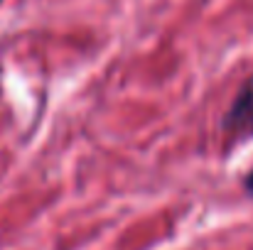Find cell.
Returning a JSON list of instances; mask_svg holds the SVG:
<instances>
[{
  "mask_svg": "<svg viewBox=\"0 0 253 250\" xmlns=\"http://www.w3.org/2000/svg\"><path fill=\"white\" fill-rule=\"evenodd\" d=\"M221 130H224L226 155L241 147L244 143L253 140V74L236 91L229 110L224 113Z\"/></svg>",
  "mask_w": 253,
  "mask_h": 250,
  "instance_id": "1",
  "label": "cell"
},
{
  "mask_svg": "<svg viewBox=\"0 0 253 250\" xmlns=\"http://www.w3.org/2000/svg\"><path fill=\"white\" fill-rule=\"evenodd\" d=\"M244 191L253 199V169L251 172H246V177H244Z\"/></svg>",
  "mask_w": 253,
  "mask_h": 250,
  "instance_id": "2",
  "label": "cell"
}]
</instances>
